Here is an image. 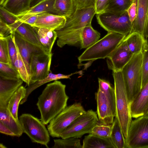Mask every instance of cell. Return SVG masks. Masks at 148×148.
Masks as SVG:
<instances>
[{"instance_id": "cell-1", "label": "cell", "mask_w": 148, "mask_h": 148, "mask_svg": "<svg viewBox=\"0 0 148 148\" xmlns=\"http://www.w3.org/2000/svg\"><path fill=\"white\" fill-rule=\"evenodd\" d=\"M66 86L57 80L47 84L38 98L36 105L40 120L47 125L66 106L69 97Z\"/></svg>"}, {"instance_id": "cell-2", "label": "cell", "mask_w": 148, "mask_h": 148, "mask_svg": "<svg viewBox=\"0 0 148 148\" xmlns=\"http://www.w3.org/2000/svg\"><path fill=\"white\" fill-rule=\"evenodd\" d=\"M96 14L95 8L89 7L76 10L66 18L64 26L56 31L57 46L60 48L66 45L80 46L82 30L84 27L91 25L92 20Z\"/></svg>"}, {"instance_id": "cell-3", "label": "cell", "mask_w": 148, "mask_h": 148, "mask_svg": "<svg viewBox=\"0 0 148 148\" xmlns=\"http://www.w3.org/2000/svg\"><path fill=\"white\" fill-rule=\"evenodd\" d=\"M99 88L95 93L97 114L99 121L107 124H112L116 116L114 88L108 81L98 78Z\"/></svg>"}, {"instance_id": "cell-4", "label": "cell", "mask_w": 148, "mask_h": 148, "mask_svg": "<svg viewBox=\"0 0 148 148\" xmlns=\"http://www.w3.org/2000/svg\"><path fill=\"white\" fill-rule=\"evenodd\" d=\"M115 95L116 117L125 139L132 121L130 103L121 71H113Z\"/></svg>"}, {"instance_id": "cell-5", "label": "cell", "mask_w": 148, "mask_h": 148, "mask_svg": "<svg viewBox=\"0 0 148 148\" xmlns=\"http://www.w3.org/2000/svg\"><path fill=\"white\" fill-rule=\"evenodd\" d=\"M126 36L125 35L118 33L108 32L103 38L87 48L79 56V63L108 58Z\"/></svg>"}, {"instance_id": "cell-6", "label": "cell", "mask_w": 148, "mask_h": 148, "mask_svg": "<svg viewBox=\"0 0 148 148\" xmlns=\"http://www.w3.org/2000/svg\"><path fill=\"white\" fill-rule=\"evenodd\" d=\"M142 59V53L134 55L121 71L130 103L141 89Z\"/></svg>"}, {"instance_id": "cell-7", "label": "cell", "mask_w": 148, "mask_h": 148, "mask_svg": "<svg viewBox=\"0 0 148 148\" xmlns=\"http://www.w3.org/2000/svg\"><path fill=\"white\" fill-rule=\"evenodd\" d=\"M98 23L108 32H115L127 36L131 32L132 23L127 11L119 12H104L96 14Z\"/></svg>"}, {"instance_id": "cell-8", "label": "cell", "mask_w": 148, "mask_h": 148, "mask_svg": "<svg viewBox=\"0 0 148 148\" xmlns=\"http://www.w3.org/2000/svg\"><path fill=\"white\" fill-rule=\"evenodd\" d=\"M86 111L79 103L66 106L53 119L47 126L50 135L59 138L61 134L78 117Z\"/></svg>"}, {"instance_id": "cell-9", "label": "cell", "mask_w": 148, "mask_h": 148, "mask_svg": "<svg viewBox=\"0 0 148 148\" xmlns=\"http://www.w3.org/2000/svg\"><path fill=\"white\" fill-rule=\"evenodd\" d=\"M19 120L23 133L26 134L33 143L48 147L49 134L44 123L37 118L29 114H23Z\"/></svg>"}, {"instance_id": "cell-10", "label": "cell", "mask_w": 148, "mask_h": 148, "mask_svg": "<svg viewBox=\"0 0 148 148\" xmlns=\"http://www.w3.org/2000/svg\"><path fill=\"white\" fill-rule=\"evenodd\" d=\"M125 140L126 148H148V114L132 121Z\"/></svg>"}, {"instance_id": "cell-11", "label": "cell", "mask_w": 148, "mask_h": 148, "mask_svg": "<svg viewBox=\"0 0 148 148\" xmlns=\"http://www.w3.org/2000/svg\"><path fill=\"white\" fill-rule=\"evenodd\" d=\"M98 121L97 112L89 110L75 119L61 134L60 137L79 138L84 134H90Z\"/></svg>"}, {"instance_id": "cell-12", "label": "cell", "mask_w": 148, "mask_h": 148, "mask_svg": "<svg viewBox=\"0 0 148 148\" xmlns=\"http://www.w3.org/2000/svg\"><path fill=\"white\" fill-rule=\"evenodd\" d=\"M52 53L44 51L34 53L32 56L30 62V84L46 78L51 72Z\"/></svg>"}, {"instance_id": "cell-13", "label": "cell", "mask_w": 148, "mask_h": 148, "mask_svg": "<svg viewBox=\"0 0 148 148\" xmlns=\"http://www.w3.org/2000/svg\"><path fill=\"white\" fill-rule=\"evenodd\" d=\"M134 55L129 48L124 39L107 58L108 67L113 71H121Z\"/></svg>"}, {"instance_id": "cell-14", "label": "cell", "mask_w": 148, "mask_h": 148, "mask_svg": "<svg viewBox=\"0 0 148 148\" xmlns=\"http://www.w3.org/2000/svg\"><path fill=\"white\" fill-rule=\"evenodd\" d=\"M11 35L30 75V62L32 55L39 51L47 53L39 47L26 41L16 32H13Z\"/></svg>"}, {"instance_id": "cell-15", "label": "cell", "mask_w": 148, "mask_h": 148, "mask_svg": "<svg viewBox=\"0 0 148 148\" xmlns=\"http://www.w3.org/2000/svg\"><path fill=\"white\" fill-rule=\"evenodd\" d=\"M23 82L21 78L10 79L0 76V108H7L11 97Z\"/></svg>"}, {"instance_id": "cell-16", "label": "cell", "mask_w": 148, "mask_h": 148, "mask_svg": "<svg viewBox=\"0 0 148 148\" xmlns=\"http://www.w3.org/2000/svg\"><path fill=\"white\" fill-rule=\"evenodd\" d=\"M66 21L63 16L50 13H43L38 15L34 27L55 31L62 28Z\"/></svg>"}, {"instance_id": "cell-17", "label": "cell", "mask_w": 148, "mask_h": 148, "mask_svg": "<svg viewBox=\"0 0 148 148\" xmlns=\"http://www.w3.org/2000/svg\"><path fill=\"white\" fill-rule=\"evenodd\" d=\"M148 105V82L130 103L132 117L136 118L144 115Z\"/></svg>"}, {"instance_id": "cell-18", "label": "cell", "mask_w": 148, "mask_h": 148, "mask_svg": "<svg viewBox=\"0 0 148 148\" xmlns=\"http://www.w3.org/2000/svg\"><path fill=\"white\" fill-rule=\"evenodd\" d=\"M9 26L12 32L14 31L16 32L26 41L39 47L47 53L39 42L33 27L19 21Z\"/></svg>"}, {"instance_id": "cell-19", "label": "cell", "mask_w": 148, "mask_h": 148, "mask_svg": "<svg viewBox=\"0 0 148 148\" xmlns=\"http://www.w3.org/2000/svg\"><path fill=\"white\" fill-rule=\"evenodd\" d=\"M33 27L37 38L42 47L48 53H51L54 42L57 38L56 31Z\"/></svg>"}, {"instance_id": "cell-20", "label": "cell", "mask_w": 148, "mask_h": 148, "mask_svg": "<svg viewBox=\"0 0 148 148\" xmlns=\"http://www.w3.org/2000/svg\"><path fill=\"white\" fill-rule=\"evenodd\" d=\"M137 0L136 16L132 23L131 32H137L143 36L145 23L148 11V0Z\"/></svg>"}, {"instance_id": "cell-21", "label": "cell", "mask_w": 148, "mask_h": 148, "mask_svg": "<svg viewBox=\"0 0 148 148\" xmlns=\"http://www.w3.org/2000/svg\"><path fill=\"white\" fill-rule=\"evenodd\" d=\"M129 48L134 55L142 53L147 45L145 38L141 34L137 32H132L125 38Z\"/></svg>"}, {"instance_id": "cell-22", "label": "cell", "mask_w": 148, "mask_h": 148, "mask_svg": "<svg viewBox=\"0 0 148 148\" xmlns=\"http://www.w3.org/2000/svg\"><path fill=\"white\" fill-rule=\"evenodd\" d=\"M82 148H115L110 138H105L91 134L85 136Z\"/></svg>"}, {"instance_id": "cell-23", "label": "cell", "mask_w": 148, "mask_h": 148, "mask_svg": "<svg viewBox=\"0 0 148 148\" xmlns=\"http://www.w3.org/2000/svg\"><path fill=\"white\" fill-rule=\"evenodd\" d=\"M0 122L19 137L23 133L19 121L16 120L10 114L7 108H0Z\"/></svg>"}, {"instance_id": "cell-24", "label": "cell", "mask_w": 148, "mask_h": 148, "mask_svg": "<svg viewBox=\"0 0 148 148\" xmlns=\"http://www.w3.org/2000/svg\"><path fill=\"white\" fill-rule=\"evenodd\" d=\"M55 0H42L28 10L17 15H36L43 13L55 14L54 5Z\"/></svg>"}, {"instance_id": "cell-25", "label": "cell", "mask_w": 148, "mask_h": 148, "mask_svg": "<svg viewBox=\"0 0 148 148\" xmlns=\"http://www.w3.org/2000/svg\"><path fill=\"white\" fill-rule=\"evenodd\" d=\"M26 88L21 86L11 97L8 103L7 109L11 115L16 121H19L18 116V106L22 100L25 96Z\"/></svg>"}, {"instance_id": "cell-26", "label": "cell", "mask_w": 148, "mask_h": 148, "mask_svg": "<svg viewBox=\"0 0 148 148\" xmlns=\"http://www.w3.org/2000/svg\"><path fill=\"white\" fill-rule=\"evenodd\" d=\"M100 36V33L95 30L91 25L84 27L81 35V49L87 48L95 43Z\"/></svg>"}, {"instance_id": "cell-27", "label": "cell", "mask_w": 148, "mask_h": 148, "mask_svg": "<svg viewBox=\"0 0 148 148\" xmlns=\"http://www.w3.org/2000/svg\"><path fill=\"white\" fill-rule=\"evenodd\" d=\"M75 73L69 75H65L61 74H54L51 72L44 79L37 81L28 86L26 88L25 97L21 101L20 104H22L26 102L31 92L41 86L53 81L62 79L70 78V77Z\"/></svg>"}, {"instance_id": "cell-28", "label": "cell", "mask_w": 148, "mask_h": 148, "mask_svg": "<svg viewBox=\"0 0 148 148\" xmlns=\"http://www.w3.org/2000/svg\"><path fill=\"white\" fill-rule=\"evenodd\" d=\"M32 0H5L2 5L16 15L27 11L31 7Z\"/></svg>"}, {"instance_id": "cell-29", "label": "cell", "mask_w": 148, "mask_h": 148, "mask_svg": "<svg viewBox=\"0 0 148 148\" xmlns=\"http://www.w3.org/2000/svg\"><path fill=\"white\" fill-rule=\"evenodd\" d=\"M110 138L115 148H126L125 138L119 121L115 117Z\"/></svg>"}, {"instance_id": "cell-30", "label": "cell", "mask_w": 148, "mask_h": 148, "mask_svg": "<svg viewBox=\"0 0 148 148\" xmlns=\"http://www.w3.org/2000/svg\"><path fill=\"white\" fill-rule=\"evenodd\" d=\"M54 8L55 14L66 18L76 10L74 0H55Z\"/></svg>"}, {"instance_id": "cell-31", "label": "cell", "mask_w": 148, "mask_h": 148, "mask_svg": "<svg viewBox=\"0 0 148 148\" xmlns=\"http://www.w3.org/2000/svg\"><path fill=\"white\" fill-rule=\"evenodd\" d=\"M16 46L17 50V57L14 62V66L18 72L20 78L29 86L30 82V75L16 45Z\"/></svg>"}, {"instance_id": "cell-32", "label": "cell", "mask_w": 148, "mask_h": 148, "mask_svg": "<svg viewBox=\"0 0 148 148\" xmlns=\"http://www.w3.org/2000/svg\"><path fill=\"white\" fill-rule=\"evenodd\" d=\"M133 0H109L104 12H119L127 11Z\"/></svg>"}, {"instance_id": "cell-33", "label": "cell", "mask_w": 148, "mask_h": 148, "mask_svg": "<svg viewBox=\"0 0 148 148\" xmlns=\"http://www.w3.org/2000/svg\"><path fill=\"white\" fill-rule=\"evenodd\" d=\"M54 142L53 148H82L80 140L75 137L54 139Z\"/></svg>"}, {"instance_id": "cell-34", "label": "cell", "mask_w": 148, "mask_h": 148, "mask_svg": "<svg viewBox=\"0 0 148 148\" xmlns=\"http://www.w3.org/2000/svg\"><path fill=\"white\" fill-rule=\"evenodd\" d=\"M112 126V124H105L101 122L99 120L90 134L102 137L110 138Z\"/></svg>"}, {"instance_id": "cell-35", "label": "cell", "mask_w": 148, "mask_h": 148, "mask_svg": "<svg viewBox=\"0 0 148 148\" xmlns=\"http://www.w3.org/2000/svg\"><path fill=\"white\" fill-rule=\"evenodd\" d=\"M0 76L8 78H21L18 72L14 67L0 62Z\"/></svg>"}, {"instance_id": "cell-36", "label": "cell", "mask_w": 148, "mask_h": 148, "mask_svg": "<svg viewBox=\"0 0 148 148\" xmlns=\"http://www.w3.org/2000/svg\"><path fill=\"white\" fill-rule=\"evenodd\" d=\"M142 53L141 88L148 82V44L143 49Z\"/></svg>"}, {"instance_id": "cell-37", "label": "cell", "mask_w": 148, "mask_h": 148, "mask_svg": "<svg viewBox=\"0 0 148 148\" xmlns=\"http://www.w3.org/2000/svg\"><path fill=\"white\" fill-rule=\"evenodd\" d=\"M5 37L8 43L10 65L14 67V62L17 57L16 47L11 34Z\"/></svg>"}, {"instance_id": "cell-38", "label": "cell", "mask_w": 148, "mask_h": 148, "mask_svg": "<svg viewBox=\"0 0 148 148\" xmlns=\"http://www.w3.org/2000/svg\"><path fill=\"white\" fill-rule=\"evenodd\" d=\"M0 62L10 65L8 43L6 37H0Z\"/></svg>"}, {"instance_id": "cell-39", "label": "cell", "mask_w": 148, "mask_h": 148, "mask_svg": "<svg viewBox=\"0 0 148 148\" xmlns=\"http://www.w3.org/2000/svg\"><path fill=\"white\" fill-rule=\"evenodd\" d=\"M0 18L9 25L14 24L19 20L18 16L6 10L2 5L0 7Z\"/></svg>"}, {"instance_id": "cell-40", "label": "cell", "mask_w": 148, "mask_h": 148, "mask_svg": "<svg viewBox=\"0 0 148 148\" xmlns=\"http://www.w3.org/2000/svg\"><path fill=\"white\" fill-rule=\"evenodd\" d=\"M96 0H74L76 10L89 7L95 8Z\"/></svg>"}, {"instance_id": "cell-41", "label": "cell", "mask_w": 148, "mask_h": 148, "mask_svg": "<svg viewBox=\"0 0 148 148\" xmlns=\"http://www.w3.org/2000/svg\"><path fill=\"white\" fill-rule=\"evenodd\" d=\"M12 32L9 25L0 18V37H5L11 34Z\"/></svg>"}, {"instance_id": "cell-42", "label": "cell", "mask_w": 148, "mask_h": 148, "mask_svg": "<svg viewBox=\"0 0 148 148\" xmlns=\"http://www.w3.org/2000/svg\"><path fill=\"white\" fill-rule=\"evenodd\" d=\"M137 0H134L127 10L130 20L133 23L137 15Z\"/></svg>"}, {"instance_id": "cell-43", "label": "cell", "mask_w": 148, "mask_h": 148, "mask_svg": "<svg viewBox=\"0 0 148 148\" xmlns=\"http://www.w3.org/2000/svg\"><path fill=\"white\" fill-rule=\"evenodd\" d=\"M38 15H26L17 16L19 18V21L34 27Z\"/></svg>"}, {"instance_id": "cell-44", "label": "cell", "mask_w": 148, "mask_h": 148, "mask_svg": "<svg viewBox=\"0 0 148 148\" xmlns=\"http://www.w3.org/2000/svg\"><path fill=\"white\" fill-rule=\"evenodd\" d=\"M109 0H96L95 9L96 14L104 12Z\"/></svg>"}, {"instance_id": "cell-45", "label": "cell", "mask_w": 148, "mask_h": 148, "mask_svg": "<svg viewBox=\"0 0 148 148\" xmlns=\"http://www.w3.org/2000/svg\"><path fill=\"white\" fill-rule=\"evenodd\" d=\"M0 132L3 134L12 136H16L15 134L8 127L0 122Z\"/></svg>"}, {"instance_id": "cell-46", "label": "cell", "mask_w": 148, "mask_h": 148, "mask_svg": "<svg viewBox=\"0 0 148 148\" xmlns=\"http://www.w3.org/2000/svg\"><path fill=\"white\" fill-rule=\"evenodd\" d=\"M143 36L145 38H148V11L145 23Z\"/></svg>"}, {"instance_id": "cell-47", "label": "cell", "mask_w": 148, "mask_h": 148, "mask_svg": "<svg viewBox=\"0 0 148 148\" xmlns=\"http://www.w3.org/2000/svg\"><path fill=\"white\" fill-rule=\"evenodd\" d=\"M42 0H32L31 4V7L36 5Z\"/></svg>"}, {"instance_id": "cell-48", "label": "cell", "mask_w": 148, "mask_h": 148, "mask_svg": "<svg viewBox=\"0 0 148 148\" xmlns=\"http://www.w3.org/2000/svg\"><path fill=\"white\" fill-rule=\"evenodd\" d=\"M5 0H0V5H2Z\"/></svg>"}, {"instance_id": "cell-49", "label": "cell", "mask_w": 148, "mask_h": 148, "mask_svg": "<svg viewBox=\"0 0 148 148\" xmlns=\"http://www.w3.org/2000/svg\"><path fill=\"white\" fill-rule=\"evenodd\" d=\"M148 114V105L146 108L145 111V115H147Z\"/></svg>"}, {"instance_id": "cell-50", "label": "cell", "mask_w": 148, "mask_h": 148, "mask_svg": "<svg viewBox=\"0 0 148 148\" xmlns=\"http://www.w3.org/2000/svg\"><path fill=\"white\" fill-rule=\"evenodd\" d=\"M0 148H6V147L3 145L2 144L0 143Z\"/></svg>"}]
</instances>
